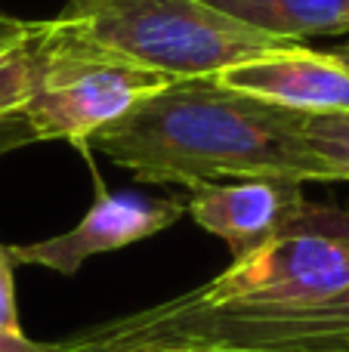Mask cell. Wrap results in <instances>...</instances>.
<instances>
[{
  "label": "cell",
  "mask_w": 349,
  "mask_h": 352,
  "mask_svg": "<svg viewBox=\"0 0 349 352\" xmlns=\"http://www.w3.org/2000/svg\"><path fill=\"white\" fill-rule=\"evenodd\" d=\"M0 352H49V343H37L28 334L0 331Z\"/></svg>",
  "instance_id": "13"
},
{
  "label": "cell",
  "mask_w": 349,
  "mask_h": 352,
  "mask_svg": "<svg viewBox=\"0 0 349 352\" xmlns=\"http://www.w3.org/2000/svg\"><path fill=\"white\" fill-rule=\"evenodd\" d=\"M90 146L139 182H328L303 146L300 111L235 93L214 78L170 80L99 130Z\"/></svg>",
  "instance_id": "1"
},
{
  "label": "cell",
  "mask_w": 349,
  "mask_h": 352,
  "mask_svg": "<svg viewBox=\"0 0 349 352\" xmlns=\"http://www.w3.org/2000/svg\"><path fill=\"white\" fill-rule=\"evenodd\" d=\"M334 53H337V59H340V62H344V65L349 68V47H346V43H344V47H340V50H334Z\"/></svg>",
  "instance_id": "14"
},
{
  "label": "cell",
  "mask_w": 349,
  "mask_h": 352,
  "mask_svg": "<svg viewBox=\"0 0 349 352\" xmlns=\"http://www.w3.org/2000/svg\"><path fill=\"white\" fill-rule=\"evenodd\" d=\"M349 287V226L297 232L185 291L198 306H309Z\"/></svg>",
  "instance_id": "5"
},
{
  "label": "cell",
  "mask_w": 349,
  "mask_h": 352,
  "mask_svg": "<svg viewBox=\"0 0 349 352\" xmlns=\"http://www.w3.org/2000/svg\"><path fill=\"white\" fill-rule=\"evenodd\" d=\"M56 22L170 80L214 78L247 59L294 47L235 22L204 0H65Z\"/></svg>",
  "instance_id": "3"
},
{
  "label": "cell",
  "mask_w": 349,
  "mask_h": 352,
  "mask_svg": "<svg viewBox=\"0 0 349 352\" xmlns=\"http://www.w3.org/2000/svg\"><path fill=\"white\" fill-rule=\"evenodd\" d=\"M349 352V287L309 306H198L179 294L49 343V352Z\"/></svg>",
  "instance_id": "2"
},
{
  "label": "cell",
  "mask_w": 349,
  "mask_h": 352,
  "mask_svg": "<svg viewBox=\"0 0 349 352\" xmlns=\"http://www.w3.org/2000/svg\"><path fill=\"white\" fill-rule=\"evenodd\" d=\"M346 47H349V41H346Z\"/></svg>",
  "instance_id": "15"
},
{
  "label": "cell",
  "mask_w": 349,
  "mask_h": 352,
  "mask_svg": "<svg viewBox=\"0 0 349 352\" xmlns=\"http://www.w3.org/2000/svg\"><path fill=\"white\" fill-rule=\"evenodd\" d=\"M49 41L53 19H16L0 12V121L16 118L34 96Z\"/></svg>",
  "instance_id": "10"
},
{
  "label": "cell",
  "mask_w": 349,
  "mask_h": 352,
  "mask_svg": "<svg viewBox=\"0 0 349 352\" xmlns=\"http://www.w3.org/2000/svg\"><path fill=\"white\" fill-rule=\"evenodd\" d=\"M204 3L260 34L291 43H303L306 37L349 34V0H204Z\"/></svg>",
  "instance_id": "9"
},
{
  "label": "cell",
  "mask_w": 349,
  "mask_h": 352,
  "mask_svg": "<svg viewBox=\"0 0 349 352\" xmlns=\"http://www.w3.org/2000/svg\"><path fill=\"white\" fill-rule=\"evenodd\" d=\"M167 84V74L84 41L53 19V41L41 80L19 118L34 133V142L65 140L87 148L99 130Z\"/></svg>",
  "instance_id": "4"
},
{
  "label": "cell",
  "mask_w": 349,
  "mask_h": 352,
  "mask_svg": "<svg viewBox=\"0 0 349 352\" xmlns=\"http://www.w3.org/2000/svg\"><path fill=\"white\" fill-rule=\"evenodd\" d=\"M189 192L192 198L185 201V213L204 232L226 241L232 260L297 232L349 226V210L315 204L303 195V182L291 179L198 182Z\"/></svg>",
  "instance_id": "6"
},
{
  "label": "cell",
  "mask_w": 349,
  "mask_h": 352,
  "mask_svg": "<svg viewBox=\"0 0 349 352\" xmlns=\"http://www.w3.org/2000/svg\"><path fill=\"white\" fill-rule=\"evenodd\" d=\"M214 80L300 115L349 111V68L337 53H319L303 43L232 65Z\"/></svg>",
  "instance_id": "8"
},
{
  "label": "cell",
  "mask_w": 349,
  "mask_h": 352,
  "mask_svg": "<svg viewBox=\"0 0 349 352\" xmlns=\"http://www.w3.org/2000/svg\"><path fill=\"white\" fill-rule=\"evenodd\" d=\"M16 263L10 256V244H0V331L10 334H25L22 322H19V306H16Z\"/></svg>",
  "instance_id": "12"
},
{
  "label": "cell",
  "mask_w": 349,
  "mask_h": 352,
  "mask_svg": "<svg viewBox=\"0 0 349 352\" xmlns=\"http://www.w3.org/2000/svg\"><path fill=\"white\" fill-rule=\"evenodd\" d=\"M185 213V201L179 198H155L139 192H96V201L84 213L74 229L62 235L43 238L31 244H10L12 263L41 266L59 275H78L87 260L109 250L130 248L136 241L170 229Z\"/></svg>",
  "instance_id": "7"
},
{
  "label": "cell",
  "mask_w": 349,
  "mask_h": 352,
  "mask_svg": "<svg viewBox=\"0 0 349 352\" xmlns=\"http://www.w3.org/2000/svg\"><path fill=\"white\" fill-rule=\"evenodd\" d=\"M306 152L325 167L328 182H349V111L300 115Z\"/></svg>",
  "instance_id": "11"
}]
</instances>
